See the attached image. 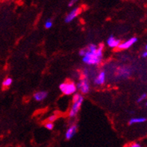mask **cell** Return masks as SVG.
<instances>
[{
    "mask_svg": "<svg viewBox=\"0 0 147 147\" xmlns=\"http://www.w3.org/2000/svg\"><path fill=\"white\" fill-rule=\"evenodd\" d=\"M12 82H13V80H12L11 78H7L3 80V82H2V86H3L4 87H8V86H10L11 85Z\"/></svg>",
    "mask_w": 147,
    "mask_h": 147,
    "instance_id": "12",
    "label": "cell"
},
{
    "mask_svg": "<svg viewBox=\"0 0 147 147\" xmlns=\"http://www.w3.org/2000/svg\"><path fill=\"white\" fill-rule=\"evenodd\" d=\"M105 80H106V73H105V71H102L95 78L94 83L96 85H103L105 83Z\"/></svg>",
    "mask_w": 147,
    "mask_h": 147,
    "instance_id": "8",
    "label": "cell"
},
{
    "mask_svg": "<svg viewBox=\"0 0 147 147\" xmlns=\"http://www.w3.org/2000/svg\"><path fill=\"white\" fill-rule=\"evenodd\" d=\"M107 43L110 47H112V48H116V47H118L119 45H120V41L116 39L113 35H110V37L107 39Z\"/></svg>",
    "mask_w": 147,
    "mask_h": 147,
    "instance_id": "7",
    "label": "cell"
},
{
    "mask_svg": "<svg viewBox=\"0 0 147 147\" xmlns=\"http://www.w3.org/2000/svg\"><path fill=\"white\" fill-rule=\"evenodd\" d=\"M81 97L82 95H80V94H79V93H74V97H73L74 103L76 102V101H78V100L81 98Z\"/></svg>",
    "mask_w": 147,
    "mask_h": 147,
    "instance_id": "14",
    "label": "cell"
},
{
    "mask_svg": "<svg viewBox=\"0 0 147 147\" xmlns=\"http://www.w3.org/2000/svg\"><path fill=\"white\" fill-rule=\"evenodd\" d=\"M130 147H142L141 145L138 143H132L131 145L130 146Z\"/></svg>",
    "mask_w": 147,
    "mask_h": 147,
    "instance_id": "19",
    "label": "cell"
},
{
    "mask_svg": "<svg viewBox=\"0 0 147 147\" xmlns=\"http://www.w3.org/2000/svg\"><path fill=\"white\" fill-rule=\"evenodd\" d=\"M146 56H147V52L146 51L142 53V57H143V58H146Z\"/></svg>",
    "mask_w": 147,
    "mask_h": 147,
    "instance_id": "20",
    "label": "cell"
},
{
    "mask_svg": "<svg viewBox=\"0 0 147 147\" xmlns=\"http://www.w3.org/2000/svg\"><path fill=\"white\" fill-rule=\"evenodd\" d=\"M74 5V1H71V2L68 3V7H72Z\"/></svg>",
    "mask_w": 147,
    "mask_h": 147,
    "instance_id": "21",
    "label": "cell"
},
{
    "mask_svg": "<svg viewBox=\"0 0 147 147\" xmlns=\"http://www.w3.org/2000/svg\"><path fill=\"white\" fill-rule=\"evenodd\" d=\"M52 26H53L52 20H47L45 24V27L46 28V29H50V28H51Z\"/></svg>",
    "mask_w": 147,
    "mask_h": 147,
    "instance_id": "13",
    "label": "cell"
},
{
    "mask_svg": "<svg viewBox=\"0 0 147 147\" xmlns=\"http://www.w3.org/2000/svg\"><path fill=\"white\" fill-rule=\"evenodd\" d=\"M77 128H78V126L76 125H73L71 127H69L68 130H67V131L65 133V138L68 140L71 139L73 138L74 134L77 132Z\"/></svg>",
    "mask_w": 147,
    "mask_h": 147,
    "instance_id": "9",
    "label": "cell"
},
{
    "mask_svg": "<svg viewBox=\"0 0 147 147\" xmlns=\"http://www.w3.org/2000/svg\"><path fill=\"white\" fill-rule=\"evenodd\" d=\"M105 45L100 44L98 47L94 44L89 45L86 48V53L83 57L84 63L89 65H96L101 62L103 58V50Z\"/></svg>",
    "mask_w": 147,
    "mask_h": 147,
    "instance_id": "1",
    "label": "cell"
},
{
    "mask_svg": "<svg viewBox=\"0 0 147 147\" xmlns=\"http://www.w3.org/2000/svg\"><path fill=\"white\" fill-rule=\"evenodd\" d=\"M86 53V48H83V49H82V50H80V51L79 54H80V56H83H83H85Z\"/></svg>",
    "mask_w": 147,
    "mask_h": 147,
    "instance_id": "18",
    "label": "cell"
},
{
    "mask_svg": "<svg viewBox=\"0 0 147 147\" xmlns=\"http://www.w3.org/2000/svg\"><path fill=\"white\" fill-rule=\"evenodd\" d=\"M59 89L63 94L66 95H70L75 93L78 88H77L75 83H73V82L68 81L60 84Z\"/></svg>",
    "mask_w": 147,
    "mask_h": 147,
    "instance_id": "2",
    "label": "cell"
},
{
    "mask_svg": "<svg viewBox=\"0 0 147 147\" xmlns=\"http://www.w3.org/2000/svg\"><path fill=\"white\" fill-rule=\"evenodd\" d=\"M56 119H57V116H56V114L51 115V116L48 118V122H52L53 123V122L56 121Z\"/></svg>",
    "mask_w": 147,
    "mask_h": 147,
    "instance_id": "16",
    "label": "cell"
},
{
    "mask_svg": "<svg viewBox=\"0 0 147 147\" xmlns=\"http://www.w3.org/2000/svg\"><path fill=\"white\" fill-rule=\"evenodd\" d=\"M45 128L48 130H53L54 128V125L52 122H47L45 124Z\"/></svg>",
    "mask_w": 147,
    "mask_h": 147,
    "instance_id": "15",
    "label": "cell"
},
{
    "mask_svg": "<svg viewBox=\"0 0 147 147\" xmlns=\"http://www.w3.org/2000/svg\"><path fill=\"white\" fill-rule=\"evenodd\" d=\"M138 41V38L136 37H132L128 41H124V42L120 43V45H119L118 48L120 50H126V49L130 48L132 45H134L136 42Z\"/></svg>",
    "mask_w": 147,
    "mask_h": 147,
    "instance_id": "5",
    "label": "cell"
},
{
    "mask_svg": "<svg viewBox=\"0 0 147 147\" xmlns=\"http://www.w3.org/2000/svg\"><path fill=\"white\" fill-rule=\"evenodd\" d=\"M83 101V97H81V98H80L78 101H76V102L74 103L73 105H72L71 107V110H70V112H69L70 117H74L76 115L78 114V112H79L80 109V107H81Z\"/></svg>",
    "mask_w": 147,
    "mask_h": 147,
    "instance_id": "3",
    "label": "cell"
},
{
    "mask_svg": "<svg viewBox=\"0 0 147 147\" xmlns=\"http://www.w3.org/2000/svg\"><path fill=\"white\" fill-rule=\"evenodd\" d=\"M77 88H78L83 94H86V93L89 92L90 87H89V83L88 81L87 78L82 80L78 84Z\"/></svg>",
    "mask_w": 147,
    "mask_h": 147,
    "instance_id": "4",
    "label": "cell"
},
{
    "mask_svg": "<svg viewBox=\"0 0 147 147\" xmlns=\"http://www.w3.org/2000/svg\"><path fill=\"white\" fill-rule=\"evenodd\" d=\"M47 97V92L45 91L37 92L34 94V98L38 101H41L45 100Z\"/></svg>",
    "mask_w": 147,
    "mask_h": 147,
    "instance_id": "10",
    "label": "cell"
},
{
    "mask_svg": "<svg viewBox=\"0 0 147 147\" xmlns=\"http://www.w3.org/2000/svg\"><path fill=\"white\" fill-rule=\"evenodd\" d=\"M81 12V8H76L73 9L70 12L69 14L65 17V23H70L71 22L74 18H76L80 14V13Z\"/></svg>",
    "mask_w": 147,
    "mask_h": 147,
    "instance_id": "6",
    "label": "cell"
},
{
    "mask_svg": "<svg viewBox=\"0 0 147 147\" xmlns=\"http://www.w3.org/2000/svg\"><path fill=\"white\" fill-rule=\"evenodd\" d=\"M146 96H147L146 93H143V94H142L141 96L138 99V102L140 103V102H142L143 101H144V100L146 98Z\"/></svg>",
    "mask_w": 147,
    "mask_h": 147,
    "instance_id": "17",
    "label": "cell"
},
{
    "mask_svg": "<svg viewBox=\"0 0 147 147\" xmlns=\"http://www.w3.org/2000/svg\"><path fill=\"white\" fill-rule=\"evenodd\" d=\"M146 121V118L145 117H140V118H132L129 120L128 124L130 125L134 124H139V123H143Z\"/></svg>",
    "mask_w": 147,
    "mask_h": 147,
    "instance_id": "11",
    "label": "cell"
}]
</instances>
